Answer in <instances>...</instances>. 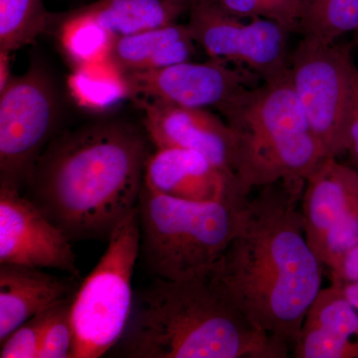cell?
Segmentation results:
<instances>
[{
  "mask_svg": "<svg viewBox=\"0 0 358 358\" xmlns=\"http://www.w3.org/2000/svg\"><path fill=\"white\" fill-rule=\"evenodd\" d=\"M305 182L280 181L248 197L208 278L252 326L289 350L322 289L324 271L306 237Z\"/></svg>",
  "mask_w": 358,
  "mask_h": 358,
  "instance_id": "1",
  "label": "cell"
},
{
  "mask_svg": "<svg viewBox=\"0 0 358 358\" xmlns=\"http://www.w3.org/2000/svg\"><path fill=\"white\" fill-rule=\"evenodd\" d=\"M147 134L102 120L61 134L45 148L26 197L72 240L109 239L138 207Z\"/></svg>",
  "mask_w": 358,
  "mask_h": 358,
  "instance_id": "2",
  "label": "cell"
},
{
  "mask_svg": "<svg viewBox=\"0 0 358 358\" xmlns=\"http://www.w3.org/2000/svg\"><path fill=\"white\" fill-rule=\"evenodd\" d=\"M113 350L129 358H284L291 352L252 326L210 280L160 278L134 296Z\"/></svg>",
  "mask_w": 358,
  "mask_h": 358,
  "instance_id": "3",
  "label": "cell"
},
{
  "mask_svg": "<svg viewBox=\"0 0 358 358\" xmlns=\"http://www.w3.org/2000/svg\"><path fill=\"white\" fill-rule=\"evenodd\" d=\"M218 112L234 133V174L245 195L280 181H306L329 157L303 115L289 71L247 89Z\"/></svg>",
  "mask_w": 358,
  "mask_h": 358,
  "instance_id": "4",
  "label": "cell"
},
{
  "mask_svg": "<svg viewBox=\"0 0 358 358\" xmlns=\"http://www.w3.org/2000/svg\"><path fill=\"white\" fill-rule=\"evenodd\" d=\"M247 199L197 203L143 185L138 210L141 250L148 268L171 281L208 279L236 232Z\"/></svg>",
  "mask_w": 358,
  "mask_h": 358,
  "instance_id": "5",
  "label": "cell"
},
{
  "mask_svg": "<svg viewBox=\"0 0 358 358\" xmlns=\"http://www.w3.org/2000/svg\"><path fill=\"white\" fill-rule=\"evenodd\" d=\"M72 305L75 346L71 358H99L115 348L133 310L131 281L141 250L138 207L117 224Z\"/></svg>",
  "mask_w": 358,
  "mask_h": 358,
  "instance_id": "6",
  "label": "cell"
},
{
  "mask_svg": "<svg viewBox=\"0 0 358 358\" xmlns=\"http://www.w3.org/2000/svg\"><path fill=\"white\" fill-rule=\"evenodd\" d=\"M348 43L324 44L303 37L289 60V77L303 115L329 157L346 154L352 75Z\"/></svg>",
  "mask_w": 358,
  "mask_h": 358,
  "instance_id": "7",
  "label": "cell"
},
{
  "mask_svg": "<svg viewBox=\"0 0 358 358\" xmlns=\"http://www.w3.org/2000/svg\"><path fill=\"white\" fill-rule=\"evenodd\" d=\"M58 114L50 76L36 62L0 92V185L22 190L49 145Z\"/></svg>",
  "mask_w": 358,
  "mask_h": 358,
  "instance_id": "8",
  "label": "cell"
},
{
  "mask_svg": "<svg viewBox=\"0 0 358 358\" xmlns=\"http://www.w3.org/2000/svg\"><path fill=\"white\" fill-rule=\"evenodd\" d=\"M188 11L186 25L209 58L248 70L262 81L289 72L291 32L281 25L262 18L236 17L207 0H194Z\"/></svg>",
  "mask_w": 358,
  "mask_h": 358,
  "instance_id": "9",
  "label": "cell"
},
{
  "mask_svg": "<svg viewBox=\"0 0 358 358\" xmlns=\"http://www.w3.org/2000/svg\"><path fill=\"white\" fill-rule=\"evenodd\" d=\"M126 76L131 99L217 110L247 89L263 82L248 70L211 58L206 62L185 61L159 70L129 73Z\"/></svg>",
  "mask_w": 358,
  "mask_h": 358,
  "instance_id": "10",
  "label": "cell"
},
{
  "mask_svg": "<svg viewBox=\"0 0 358 358\" xmlns=\"http://www.w3.org/2000/svg\"><path fill=\"white\" fill-rule=\"evenodd\" d=\"M0 264L55 268L80 277L64 231L20 190L0 185Z\"/></svg>",
  "mask_w": 358,
  "mask_h": 358,
  "instance_id": "11",
  "label": "cell"
},
{
  "mask_svg": "<svg viewBox=\"0 0 358 358\" xmlns=\"http://www.w3.org/2000/svg\"><path fill=\"white\" fill-rule=\"evenodd\" d=\"M133 100L143 110L145 134L157 148L195 150L236 179L235 136L223 117L207 109L143 98Z\"/></svg>",
  "mask_w": 358,
  "mask_h": 358,
  "instance_id": "12",
  "label": "cell"
},
{
  "mask_svg": "<svg viewBox=\"0 0 358 358\" xmlns=\"http://www.w3.org/2000/svg\"><path fill=\"white\" fill-rule=\"evenodd\" d=\"M143 185L159 194L197 203L248 196L233 176L205 155L185 148H157L148 155Z\"/></svg>",
  "mask_w": 358,
  "mask_h": 358,
  "instance_id": "13",
  "label": "cell"
},
{
  "mask_svg": "<svg viewBox=\"0 0 358 358\" xmlns=\"http://www.w3.org/2000/svg\"><path fill=\"white\" fill-rule=\"evenodd\" d=\"M301 210L306 237L317 255L329 235L358 218V173L327 157L306 179Z\"/></svg>",
  "mask_w": 358,
  "mask_h": 358,
  "instance_id": "14",
  "label": "cell"
},
{
  "mask_svg": "<svg viewBox=\"0 0 358 358\" xmlns=\"http://www.w3.org/2000/svg\"><path fill=\"white\" fill-rule=\"evenodd\" d=\"M296 358H358V310L334 287L320 289L294 343Z\"/></svg>",
  "mask_w": 358,
  "mask_h": 358,
  "instance_id": "15",
  "label": "cell"
},
{
  "mask_svg": "<svg viewBox=\"0 0 358 358\" xmlns=\"http://www.w3.org/2000/svg\"><path fill=\"white\" fill-rule=\"evenodd\" d=\"M77 289L74 280L43 268L0 264V343L34 315L75 296Z\"/></svg>",
  "mask_w": 358,
  "mask_h": 358,
  "instance_id": "16",
  "label": "cell"
},
{
  "mask_svg": "<svg viewBox=\"0 0 358 358\" xmlns=\"http://www.w3.org/2000/svg\"><path fill=\"white\" fill-rule=\"evenodd\" d=\"M195 44L187 25L173 23L115 38L110 58L124 74L148 72L192 60Z\"/></svg>",
  "mask_w": 358,
  "mask_h": 358,
  "instance_id": "17",
  "label": "cell"
},
{
  "mask_svg": "<svg viewBox=\"0 0 358 358\" xmlns=\"http://www.w3.org/2000/svg\"><path fill=\"white\" fill-rule=\"evenodd\" d=\"M188 9L178 0H98L81 10L115 39L173 24Z\"/></svg>",
  "mask_w": 358,
  "mask_h": 358,
  "instance_id": "18",
  "label": "cell"
},
{
  "mask_svg": "<svg viewBox=\"0 0 358 358\" xmlns=\"http://www.w3.org/2000/svg\"><path fill=\"white\" fill-rule=\"evenodd\" d=\"M67 85L78 105L96 112L131 98L126 74L110 58L74 68Z\"/></svg>",
  "mask_w": 358,
  "mask_h": 358,
  "instance_id": "19",
  "label": "cell"
},
{
  "mask_svg": "<svg viewBox=\"0 0 358 358\" xmlns=\"http://www.w3.org/2000/svg\"><path fill=\"white\" fill-rule=\"evenodd\" d=\"M114 41L106 28L81 9L67 16L59 28L61 49L74 68L109 59Z\"/></svg>",
  "mask_w": 358,
  "mask_h": 358,
  "instance_id": "20",
  "label": "cell"
},
{
  "mask_svg": "<svg viewBox=\"0 0 358 358\" xmlns=\"http://www.w3.org/2000/svg\"><path fill=\"white\" fill-rule=\"evenodd\" d=\"M299 31L324 44L358 31V0H303Z\"/></svg>",
  "mask_w": 358,
  "mask_h": 358,
  "instance_id": "21",
  "label": "cell"
},
{
  "mask_svg": "<svg viewBox=\"0 0 358 358\" xmlns=\"http://www.w3.org/2000/svg\"><path fill=\"white\" fill-rule=\"evenodd\" d=\"M53 22L44 0H0V51L34 43Z\"/></svg>",
  "mask_w": 358,
  "mask_h": 358,
  "instance_id": "22",
  "label": "cell"
},
{
  "mask_svg": "<svg viewBox=\"0 0 358 358\" xmlns=\"http://www.w3.org/2000/svg\"><path fill=\"white\" fill-rule=\"evenodd\" d=\"M224 13L240 18L274 21L288 30L299 31L303 0H207Z\"/></svg>",
  "mask_w": 358,
  "mask_h": 358,
  "instance_id": "23",
  "label": "cell"
},
{
  "mask_svg": "<svg viewBox=\"0 0 358 358\" xmlns=\"http://www.w3.org/2000/svg\"><path fill=\"white\" fill-rule=\"evenodd\" d=\"M74 296L65 299L51 308L50 315L45 326L38 358L72 357L75 346V331L72 320Z\"/></svg>",
  "mask_w": 358,
  "mask_h": 358,
  "instance_id": "24",
  "label": "cell"
},
{
  "mask_svg": "<svg viewBox=\"0 0 358 358\" xmlns=\"http://www.w3.org/2000/svg\"><path fill=\"white\" fill-rule=\"evenodd\" d=\"M50 310L51 308L34 315L0 343V357L38 358Z\"/></svg>",
  "mask_w": 358,
  "mask_h": 358,
  "instance_id": "25",
  "label": "cell"
},
{
  "mask_svg": "<svg viewBox=\"0 0 358 358\" xmlns=\"http://www.w3.org/2000/svg\"><path fill=\"white\" fill-rule=\"evenodd\" d=\"M329 271L331 286L358 310V246Z\"/></svg>",
  "mask_w": 358,
  "mask_h": 358,
  "instance_id": "26",
  "label": "cell"
},
{
  "mask_svg": "<svg viewBox=\"0 0 358 358\" xmlns=\"http://www.w3.org/2000/svg\"><path fill=\"white\" fill-rule=\"evenodd\" d=\"M346 152L358 164V66L353 67L350 112L346 129Z\"/></svg>",
  "mask_w": 358,
  "mask_h": 358,
  "instance_id": "27",
  "label": "cell"
},
{
  "mask_svg": "<svg viewBox=\"0 0 358 358\" xmlns=\"http://www.w3.org/2000/svg\"><path fill=\"white\" fill-rule=\"evenodd\" d=\"M11 52L0 51V92L10 82L11 75Z\"/></svg>",
  "mask_w": 358,
  "mask_h": 358,
  "instance_id": "28",
  "label": "cell"
},
{
  "mask_svg": "<svg viewBox=\"0 0 358 358\" xmlns=\"http://www.w3.org/2000/svg\"><path fill=\"white\" fill-rule=\"evenodd\" d=\"M178 1L181 2V3L186 4L188 7L192 6V3L194 0H178Z\"/></svg>",
  "mask_w": 358,
  "mask_h": 358,
  "instance_id": "29",
  "label": "cell"
},
{
  "mask_svg": "<svg viewBox=\"0 0 358 358\" xmlns=\"http://www.w3.org/2000/svg\"><path fill=\"white\" fill-rule=\"evenodd\" d=\"M355 34H357V43H358V31L357 33H355Z\"/></svg>",
  "mask_w": 358,
  "mask_h": 358,
  "instance_id": "30",
  "label": "cell"
}]
</instances>
